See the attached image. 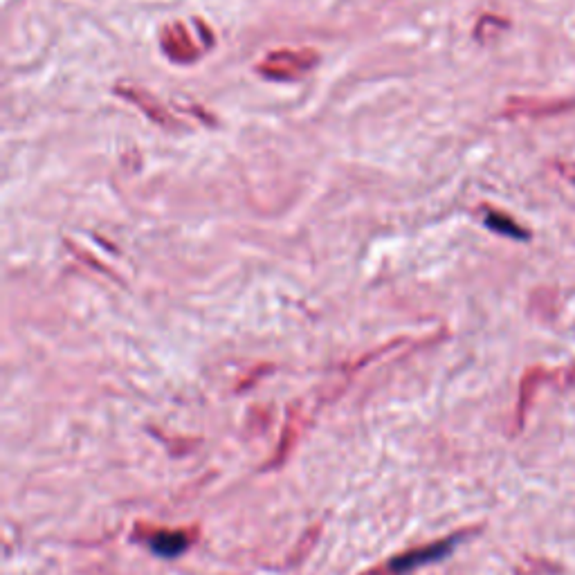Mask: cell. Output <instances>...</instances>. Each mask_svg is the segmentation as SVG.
I'll return each mask as SVG.
<instances>
[{
	"label": "cell",
	"mask_w": 575,
	"mask_h": 575,
	"mask_svg": "<svg viewBox=\"0 0 575 575\" xmlns=\"http://www.w3.org/2000/svg\"><path fill=\"white\" fill-rule=\"evenodd\" d=\"M319 63V54L310 48L275 50L259 61L257 72L272 81H295Z\"/></svg>",
	"instance_id": "6da1fadb"
},
{
	"label": "cell",
	"mask_w": 575,
	"mask_h": 575,
	"mask_svg": "<svg viewBox=\"0 0 575 575\" xmlns=\"http://www.w3.org/2000/svg\"><path fill=\"white\" fill-rule=\"evenodd\" d=\"M160 48L167 54V59L173 63H180V66H189V63H196L203 57V50L198 48V43L191 39L189 30L185 23H167L160 30Z\"/></svg>",
	"instance_id": "7a4b0ae2"
},
{
	"label": "cell",
	"mask_w": 575,
	"mask_h": 575,
	"mask_svg": "<svg viewBox=\"0 0 575 575\" xmlns=\"http://www.w3.org/2000/svg\"><path fill=\"white\" fill-rule=\"evenodd\" d=\"M115 93L124 97L126 102L133 104L135 108H140V111L149 117V120L153 124H158L162 126V129H167V131H178L180 129V122L173 117L167 108H164L160 102H158V97L151 95L149 90H144L140 86H133V84H117L115 86Z\"/></svg>",
	"instance_id": "3957f363"
},
{
	"label": "cell",
	"mask_w": 575,
	"mask_h": 575,
	"mask_svg": "<svg viewBox=\"0 0 575 575\" xmlns=\"http://www.w3.org/2000/svg\"><path fill=\"white\" fill-rule=\"evenodd\" d=\"M575 111V102L569 99H526V97H510L508 104L504 108V117L508 120H519V117H533V120H540V117L549 115H562Z\"/></svg>",
	"instance_id": "277c9868"
},
{
	"label": "cell",
	"mask_w": 575,
	"mask_h": 575,
	"mask_svg": "<svg viewBox=\"0 0 575 575\" xmlns=\"http://www.w3.org/2000/svg\"><path fill=\"white\" fill-rule=\"evenodd\" d=\"M454 546H456V537H450V540H445V542L425 546V549H421V551L405 553V555H400V558H396L394 562H391V571L405 573V571L423 567V564L438 562V560H443L447 553H452Z\"/></svg>",
	"instance_id": "5b68a950"
},
{
	"label": "cell",
	"mask_w": 575,
	"mask_h": 575,
	"mask_svg": "<svg viewBox=\"0 0 575 575\" xmlns=\"http://www.w3.org/2000/svg\"><path fill=\"white\" fill-rule=\"evenodd\" d=\"M483 223H486L488 230L497 232L501 236H508V239H515V241L531 239V232H528L526 227L519 225L515 218L508 216L506 212H499V209L488 207L486 212H483Z\"/></svg>",
	"instance_id": "8992f818"
},
{
	"label": "cell",
	"mask_w": 575,
	"mask_h": 575,
	"mask_svg": "<svg viewBox=\"0 0 575 575\" xmlns=\"http://www.w3.org/2000/svg\"><path fill=\"white\" fill-rule=\"evenodd\" d=\"M187 537L182 533H158L151 537V549L162 558H176L187 551Z\"/></svg>",
	"instance_id": "52a82bcc"
}]
</instances>
